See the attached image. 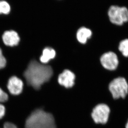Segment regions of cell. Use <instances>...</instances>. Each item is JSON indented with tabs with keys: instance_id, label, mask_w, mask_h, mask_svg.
I'll return each mask as SVG.
<instances>
[{
	"instance_id": "6da1fadb",
	"label": "cell",
	"mask_w": 128,
	"mask_h": 128,
	"mask_svg": "<svg viewBox=\"0 0 128 128\" xmlns=\"http://www.w3.org/2000/svg\"><path fill=\"white\" fill-rule=\"evenodd\" d=\"M53 75L51 66L32 60L24 73L27 83L35 90H39L44 83L50 80Z\"/></svg>"
},
{
	"instance_id": "7a4b0ae2",
	"label": "cell",
	"mask_w": 128,
	"mask_h": 128,
	"mask_svg": "<svg viewBox=\"0 0 128 128\" xmlns=\"http://www.w3.org/2000/svg\"><path fill=\"white\" fill-rule=\"evenodd\" d=\"M26 128H56L52 114L37 109L32 113L26 121Z\"/></svg>"
},
{
	"instance_id": "3957f363",
	"label": "cell",
	"mask_w": 128,
	"mask_h": 128,
	"mask_svg": "<svg viewBox=\"0 0 128 128\" xmlns=\"http://www.w3.org/2000/svg\"><path fill=\"white\" fill-rule=\"evenodd\" d=\"M109 88L114 99L124 98L128 94V84L123 77H118L113 80L109 85Z\"/></svg>"
},
{
	"instance_id": "277c9868",
	"label": "cell",
	"mask_w": 128,
	"mask_h": 128,
	"mask_svg": "<svg viewBox=\"0 0 128 128\" xmlns=\"http://www.w3.org/2000/svg\"><path fill=\"white\" fill-rule=\"evenodd\" d=\"M110 21L114 24L121 26L128 21V10L125 7L111 6L108 12Z\"/></svg>"
},
{
	"instance_id": "5b68a950",
	"label": "cell",
	"mask_w": 128,
	"mask_h": 128,
	"mask_svg": "<svg viewBox=\"0 0 128 128\" xmlns=\"http://www.w3.org/2000/svg\"><path fill=\"white\" fill-rule=\"evenodd\" d=\"M110 109L105 104H99L93 109L91 116L96 123L105 124L108 122L110 113Z\"/></svg>"
},
{
	"instance_id": "8992f818",
	"label": "cell",
	"mask_w": 128,
	"mask_h": 128,
	"mask_svg": "<svg viewBox=\"0 0 128 128\" xmlns=\"http://www.w3.org/2000/svg\"><path fill=\"white\" fill-rule=\"evenodd\" d=\"M100 62L103 67L108 70H115L118 65L116 54L112 52H108L103 54L100 58Z\"/></svg>"
},
{
	"instance_id": "52a82bcc",
	"label": "cell",
	"mask_w": 128,
	"mask_h": 128,
	"mask_svg": "<svg viewBox=\"0 0 128 128\" xmlns=\"http://www.w3.org/2000/svg\"><path fill=\"white\" fill-rule=\"evenodd\" d=\"M75 74L70 70H66L59 75L58 81L60 85L67 88H71L75 84Z\"/></svg>"
},
{
	"instance_id": "ba28073f",
	"label": "cell",
	"mask_w": 128,
	"mask_h": 128,
	"mask_svg": "<svg viewBox=\"0 0 128 128\" xmlns=\"http://www.w3.org/2000/svg\"><path fill=\"white\" fill-rule=\"evenodd\" d=\"M2 40L5 45L13 47L18 45L20 38L17 32L14 30H8L5 31L2 34Z\"/></svg>"
},
{
	"instance_id": "9c48e42d",
	"label": "cell",
	"mask_w": 128,
	"mask_h": 128,
	"mask_svg": "<svg viewBox=\"0 0 128 128\" xmlns=\"http://www.w3.org/2000/svg\"><path fill=\"white\" fill-rule=\"evenodd\" d=\"M23 86L22 81L16 76L10 77L8 83V89L13 95L20 94L22 91Z\"/></svg>"
},
{
	"instance_id": "30bf717a",
	"label": "cell",
	"mask_w": 128,
	"mask_h": 128,
	"mask_svg": "<svg viewBox=\"0 0 128 128\" xmlns=\"http://www.w3.org/2000/svg\"><path fill=\"white\" fill-rule=\"evenodd\" d=\"M92 35V32L90 29L86 27H81L78 30L76 37L79 42L81 44H85Z\"/></svg>"
},
{
	"instance_id": "8fae6325",
	"label": "cell",
	"mask_w": 128,
	"mask_h": 128,
	"mask_svg": "<svg viewBox=\"0 0 128 128\" xmlns=\"http://www.w3.org/2000/svg\"><path fill=\"white\" fill-rule=\"evenodd\" d=\"M56 54V51L54 49L46 47L43 50L42 54L40 57V61L43 64L48 63L51 59L54 58Z\"/></svg>"
},
{
	"instance_id": "7c38bea8",
	"label": "cell",
	"mask_w": 128,
	"mask_h": 128,
	"mask_svg": "<svg viewBox=\"0 0 128 128\" xmlns=\"http://www.w3.org/2000/svg\"><path fill=\"white\" fill-rule=\"evenodd\" d=\"M11 6L6 1H0V15H8L11 12Z\"/></svg>"
},
{
	"instance_id": "4fadbf2b",
	"label": "cell",
	"mask_w": 128,
	"mask_h": 128,
	"mask_svg": "<svg viewBox=\"0 0 128 128\" xmlns=\"http://www.w3.org/2000/svg\"><path fill=\"white\" fill-rule=\"evenodd\" d=\"M118 49L124 56L128 57V39L123 40L120 42Z\"/></svg>"
},
{
	"instance_id": "5bb4252c",
	"label": "cell",
	"mask_w": 128,
	"mask_h": 128,
	"mask_svg": "<svg viewBox=\"0 0 128 128\" xmlns=\"http://www.w3.org/2000/svg\"><path fill=\"white\" fill-rule=\"evenodd\" d=\"M6 61L2 54V50L0 48V69L4 68L6 65Z\"/></svg>"
},
{
	"instance_id": "9a60e30c",
	"label": "cell",
	"mask_w": 128,
	"mask_h": 128,
	"mask_svg": "<svg viewBox=\"0 0 128 128\" xmlns=\"http://www.w3.org/2000/svg\"><path fill=\"white\" fill-rule=\"evenodd\" d=\"M8 99V94L0 88V102H6Z\"/></svg>"
},
{
	"instance_id": "2e32d148",
	"label": "cell",
	"mask_w": 128,
	"mask_h": 128,
	"mask_svg": "<svg viewBox=\"0 0 128 128\" xmlns=\"http://www.w3.org/2000/svg\"><path fill=\"white\" fill-rule=\"evenodd\" d=\"M3 128H17V127L14 123L8 122L4 123Z\"/></svg>"
},
{
	"instance_id": "e0dca14e",
	"label": "cell",
	"mask_w": 128,
	"mask_h": 128,
	"mask_svg": "<svg viewBox=\"0 0 128 128\" xmlns=\"http://www.w3.org/2000/svg\"><path fill=\"white\" fill-rule=\"evenodd\" d=\"M5 114V108L4 106L0 104V119L2 118Z\"/></svg>"
},
{
	"instance_id": "ac0fdd59",
	"label": "cell",
	"mask_w": 128,
	"mask_h": 128,
	"mask_svg": "<svg viewBox=\"0 0 128 128\" xmlns=\"http://www.w3.org/2000/svg\"><path fill=\"white\" fill-rule=\"evenodd\" d=\"M126 128H128V121L127 123L126 124Z\"/></svg>"
}]
</instances>
